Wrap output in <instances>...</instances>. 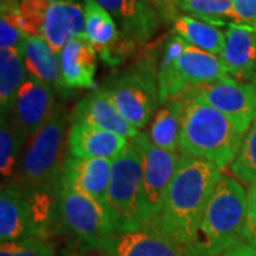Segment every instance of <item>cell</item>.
Masks as SVG:
<instances>
[{
  "mask_svg": "<svg viewBox=\"0 0 256 256\" xmlns=\"http://www.w3.org/2000/svg\"><path fill=\"white\" fill-rule=\"evenodd\" d=\"M52 3H60V2H77V0H48Z\"/></svg>",
  "mask_w": 256,
  "mask_h": 256,
  "instance_id": "obj_36",
  "label": "cell"
},
{
  "mask_svg": "<svg viewBox=\"0 0 256 256\" xmlns=\"http://www.w3.org/2000/svg\"><path fill=\"white\" fill-rule=\"evenodd\" d=\"M110 13L120 32L136 44H146L162 23L146 0H94Z\"/></svg>",
  "mask_w": 256,
  "mask_h": 256,
  "instance_id": "obj_14",
  "label": "cell"
},
{
  "mask_svg": "<svg viewBox=\"0 0 256 256\" xmlns=\"http://www.w3.org/2000/svg\"><path fill=\"white\" fill-rule=\"evenodd\" d=\"M138 146L142 160V195L148 226H152L164 206L165 196L174 180L181 156L154 146L146 134L131 140Z\"/></svg>",
  "mask_w": 256,
  "mask_h": 256,
  "instance_id": "obj_9",
  "label": "cell"
},
{
  "mask_svg": "<svg viewBox=\"0 0 256 256\" xmlns=\"http://www.w3.org/2000/svg\"><path fill=\"white\" fill-rule=\"evenodd\" d=\"M184 106V97H178L164 102V107L156 111L148 137L154 146L171 152H175L180 146Z\"/></svg>",
  "mask_w": 256,
  "mask_h": 256,
  "instance_id": "obj_24",
  "label": "cell"
},
{
  "mask_svg": "<svg viewBox=\"0 0 256 256\" xmlns=\"http://www.w3.org/2000/svg\"><path fill=\"white\" fill-rule=\"evenodd\" d=\"M23 62L28 73L57 90H67L62 77L58 53L43 38L28 37L23 47Z\"/></svg>",
  "mask_w": 256,
  "mask_h": 256,
  "instance_id": "obj_22",
  "label": "cell"
},
{
  "mask_svg": "<svg viewBox=\"0 0 256 256\" xmlns=\"http://www.w3.org/2000/svg\"><path fill=\"white\" fill-rule=\"evenodd\" d=\"M171 33L181 37L190 46L220 56L225 44V32L204 20L180 13L171 23Z\"/></svg>",
  "mask_w": 256,
  "mask_h": 256,
  "instance_id": "obj_23",
  "label": "cell"
},
{
  "mask_svg": "<svg viewBox=\"0 0 256 256\" xmlns=\"http://www.w3.org/2000/svg\"><path fill=\"white\" fill-rule=\"evenodd\" d=\"M56 107L53 87L28 76L18 92L12 116L20 132L30 140L50 121Z\"/></svg>",
  "mask_w": 256,
  "mask_h": 256,
  "instance_id": "obj_12",
  "label": "cell"
},
{
  "mask_svg": "<svg viewBox=\"0 0 256 256\" xmlns=\"http://www.w3.org/2000/svg\"><path fill=\"white\" fill-rule=\"evenodd\" d=\"M220 57L229 77L256 84V28L236 23L229 24Z\"/></svg>",
  "mask_w": 256,
  "mask_h": 256,
  "instance_id": "obj_16",
  "label": "cell"
},
{
  "mask_svg": "<svg viewBox=\"0 0 256 256\" xmlns=\"http://www.w3.org/2000/svg\"><path fill=\"white\" fill-rule=\"evenodd\" d=\"M86 34L84 8L77 2L50 3L47 9L42 38L57 53L73 40Z\"/></svg>",
  "mask_w": 256,
  "mask_h": 256,
  "instance_id": "obj_21",
  "label": "cell"
},
{
  "mask_svg": "<svg viewBox=\"0 0 256 256\" xmlns=\"http://www.w3.org/2000/svg\"><path fill=\"white\" fill-rule=\"evenodd\" d=\"M98 88L120 116L137 130L146 127L161 102L156 70L146 62L111 77Z\"/></svg>",
  "mask_w": 256,
  "mask_h": 256,
  "instance_id": "obj_7",
  "label": "cell"
},
{
  "mask_svg": "<svg viewBox=\"0 0 256 256\" xmlns=\"http://www.w3.org/2000/svg\"><path fill=\"white\" fill-rule=\"evenodd\" d=\"M112 161L68 156L64 161L62 184L87 195L107 208Z\"/></svg>",
  "mask_w": 256,
  "mask_h": 256,
  "instance_id": "obj_15",
  "label": "cell"
},
{
  "mask_svg": "<svg viewBox=\"0 0 256 256\" xmlns=\"http://www.w3.org/2000/svg\"><path fill=\"white\" fill-rule=\"evenodd\" d=\"M185 97H191L224 112L239 126L249 130L256 120V84L224 77L194 87Z\"/></svg>",
  "mask_w": 256,
  "mask_h": 256,
  "instance_id": "obj_10",
  "label": "cell"
},
{
  "mask_svg": "<svg viewBox=\"0 0 256 256\" xmlns=\"http://www.w3.org/2000/svg\"><path fill=\"white\" fill-rule=\"evenodd\" d=\"M152 9L158 13L162 23H172L174 18L180 14L178 2L180 0H146Z\"/></svg>",
  "mask_w": 256,
  "mask_h": 256,
  "instance_id": "obj_34",
  "label": "cell"
},
{
  "mask_svg": "<svg viewBox=\"0 0 256 256\" xmlns=\"http://www.w3.org/2000/svg\"><path fill=\"white\" fill-rule=\"evenodd\" d=\"M66 88H94L97 52L86 34L74 37L58 53Z\"/></svg>",
  "mask_w": 256,
  "mask_h": 256,
  "instance_id": "obj_20",
  "label": "cell"
},
{
  "mask_svg": "<svg viewBox=\"0 0 256 256\" xmlns=\"http://www.w3.org/2000/svg\"><path fill=\"white\" fill-rule=\"evenodd\" d=\"M32 236H38V234L24 192L13 184L3 185L0 194V240L13 242Z\"/></svg>",
  "mask_w": 256,
  "mask_h": 256,
  "instance_id": "obj_18",
  "label": "cell"
},
{
  "mask_svg": "<svg viewBox=\"0 0 256 256\" xmlns=\"http://www.w3.org/2000/svg\"><path fill=\"white\" fill-rule=\"evenodd\" d=\"M28 36L20 28L18 3H2L0 48H16L23 53Z\"/></svg>",
  "mask_w": 256,
  "mask_h": 256,
  "instance_id": "obj_29",
  "label": "cell"
},
{
  "mask_svg": "<svg viewBox=\"0 0 256 256\" xmlns=\"http://www.w3.org/2000/svg\"><path fill=\"white\" fill-rule=\"evenodd\" d=\"M220 256H256V245L250 242H244L240 245L225 250Z\"/></svg>",
  "mask_w": 256,
  "mask_h": 256,
  "instance_id": "obj_35",
  "label": "cell"
},
{
  "mask_svg": "<svg viewBox=\"0 0 256 256\" xmlns=\"http://www.w3.org/2000/svg\"><path fill=\"white\" fill-rule=\"evenodd\" d=\"M234 23L256 28V0H232Z\"/></svg>",
  "mask_w": 256,
  "mask_h": 256,
  "instance_id": "obj_32",
  "label": "cell"
},
{
  "mask_svg": "<svg viewBox=\"0 0 256 256\" xmlns=\"http://www.w3.org/2000/svg\"><path fill=\"white\" fill-rule=\"evenodd\" d=\"M66 127L67 117L57 106L50 121L28 140L16 176V186L23 191H60L66 161Z\"/></svg>",
  "mask_w": 256,
  "mask_h": 256,
  "instance_id": "obj_5",
  "label": "cell"
},
{
  "mask_svg": "<svg viewBox=\"0 0 256 256\" xmlns=\"http://www.w3.org/2000/svg\"><path fill=\"white\" fill-rule=\"evenodd\" d=\"M58 218L82 245L94 250L116 230L106 206L64 184L58 191Z\"/></svg>",
  "mask_w": 256,
  "mask_h": 256,
  "instance_id": "obj_8",
  "label": "cell"
},
{
  "mask_svg": "<svg viewBox=\"0 0 256 256\" xmlns=\"http://www.w3.org/2000/svg\"><path fill=\"white\" fill-rule=\"evenodd\" d=\"M2 3H18V0H2Z\"/></svg>",
  "mask_w": 256,
  "mask_h": 256,
  "instance_id": "obj_37",
  "label": "cell"
},
{
  "mask_svg": "<svg viewBox=\"0 0 256 256\" xmlns=\"http://www.w3.org/2000/svg\"><path fill=\"white\" fill-rule=\"evenodd\" d=\"M72 122L87 124L92 127L111 131L127 140H134L140 134L137 128L132 127L120 116L118 111L100 92V88L92 90L77 102L72 112Z\"/></svg>",
  "mask_w": 256,
  "mask_h": 256,
  "instance_id": "obj_19",
  "label": "cell"
},
{
  "mask_svg": "<svg viewBox=\"0 0 256 256\" xmlns=\"http://www.w3.org/2000/svg\"><path fill=\"white\" fill-rule=\"evenodd\" d=\"M215 164L196 156H182L165 196L160 218L150 228L158 229L188 252L194 246L204 210L224 172Z\"/></svg>",
  "mask_w": 256,
  "mask_h": 256,
  "instance_id": "obj_1",
  "label": "cell"
},
{
  "mask_svg": "<svg viewBox=\"0 0 256 256\" xmlns=\"http://www.w3.org/2000/svg\"><path fill=\"white\" fill-rule=\"evenodd\" d=\"M229 171L240 184H256V120L248 130L238 156L229 165Z\"/></svg>",
  "mask_w": 256,
  "mask_h": 256,
  "instance_id": "obj_28",
  "label": "cell"
},
{
  "mask_svg": "<svg viewBox=\"0 0 256 256\" xmlns=\"http://www.w3.org/2000/svg\"><path fill=\"white\" fill-rule=\"evenodd\" d=\"M248 242L246 194L238 180L222 174L204 210L198 236L188 256H220Z\"/></svg>",
  "mask_w": 256,
  "mask_h": 256,
  "instance_id": "obj_3",
  "label": "cell"
},
{
  "mask_svg": "<svg viewBox=\"0 0 256 256\" xmlns=\"http://www.w3.org/2000/svg\"><path fill=\"white\" fill-rule=\"evenodd\" d=\"M23 53L16 48H0V107L2 114H12L22 86L28 80Z\"/></svg>",
  "mask_w": 256,
  "mask_h": 256,
  "instance_id": "obj_25",
  "label": "cell"
},
{
  "mask_svg": "<svg viewBox=\"0 0 256 256\" xmlns=\"http://www.w3.org/2000/svg\"><path fill=\"white\" fill-rule=\"evenodd\" d=\"M52 2L48 0H18V12L20 28L28 37L43 36V24L47 9Z\"/></svg>",
  "mask_w": 256,
  "mask_h": 256,
  "instance_id": "obj_30",
  "label": "cell"
},
{
  "mask_svg": "<svg viewBox=\"0 0 256 256\" xmlns=\"http://www.w3.org/2000/svg\"><path fill=\"white\" fill-rule=\"evenodd\" d=\"M185 100L180 152L228 168L238 156L248 130L202 101L181 96Z\"/></svg>",
  "mask_w": 256,
  "mask_h": 256,
  "instance_id": "obj_2",
  "label": "cell"
},
{
  "mask_svg": "<svg viewBox=\"0 0 256 256\" xmlns=\"http://www.w3.org/2000/svg\"><path fill=\"white\" fill-rule=\"evenodd\" d=\"M101 256H102V255H101Z\"/></svg>",
  "mask_w": 256,
  "mask_h": 256,
  "instance_id": "obj_38",
  "label": "cell"
},
{
  "mask_svg": "<svg viewBox=\"0 0 256 256\" xmlns=\"http://www.w3.org/2000/svg\"><path fill=\"white\" fill-rule=\"evenodd\" d=\"M28 140L20 132L12 114H2L0 122V172L4 180L18 176L22 150Z\"/></svg>",
  "mask_w": 256,
  "mask_h": 256,
  "instance_id": "obj_26",
  "label": "cell"
},
{
  "mask_svg": "<svg viewBox=\"0 0 256 256\" xmlns=\"http://www.w3.org/2000/svg\"><path fill=\"white\" fill-rule=\"evenodd\" d=\"M107 210L116 230L148 226L142 195V160L132 141L121 156L112 160Z\"/></svg>",
  "mask_w": 256,
  "mask_h": 256,
  "instance_id": "obj_6",
  "label": "cell"
},
{
  "mask_svg": "<svg viewBox=\"0 0 256 256\" xmlns=\"http://www.w3.org/2000/svg\"><path fill=\"white\" fill-rule=\"evenodd\" d=\"M178 9L218 28L234 23L232 0H180Z\"/></svg>",
  "mask_w": 256,
  "mask_h": 256,
  "instance_id": "obj_27",
  "label": "cell"
},
{
  "mask_svg": "<svg viewBox=\"0 0 256 256\" xmlns=\"http://www.w3.org/2000/svg\"><path fill=\"white\" fill-rule=\"evenodd\" d=\"M246 236L248 242L256 245V184L246 194Z\"/></svg>",
  "mask_w": 256,
  "mask_h": 256,
  "instance_id": "obj_33",
  "label": "cell"
},
{
  "mask_svg": "<svg viewBox=\"0 0 256 256\" xmlns=\"http://www.w3.org/2000/svg\"><path fill=\"white\" fill-rule=\"evenodd\" d=\"M86 37L92 42L100 58L108 66H120L137 46L117 28L110 13L94 0H84Z\"/></svg>",
  "mask_w": 256,
  "mask_h": 256,
  "instance_id": "obj_11",
  "label": "cell"
},
{
  "mask_svg": "<svg viewBox=\"0 0 256 256\" xmlns=\"http://www.w3.org/2000/svg\"><path fill=\"white\" fill-rule=\"evenodd\" d=\"M97 252L102 256H186L175 240L156 228L114 230Z\"/></svg>",
  "mask_w": 256,
  "mask_h": 256,
  "instance_id": "obj_13",
  "label": "cell"
},
{
  "mask_svg": "<svg viewBox=\"0 0 256 256\" xmlns=\"http://www.w3.org/2000/svg\"><path fill=\"white\" fill-rule=\"evenodd\" d=\"M220 56L190 46L171 33L166 38L156 68L160 100L166 102L188 92L194 87L226 77Z\"/></svg>",
  "mask_w": 256,
  "mask_h": 256,
  "instance_id": "obj_4",
  "label": "cell"
},
{
  "mask_svg": "<svg viewBox=\"0 0 256 256\" xmlns=\"http://www.w3.org/2000/svg\"><path fill=\"white\" fill-rule=\"evenodd\" d=\"M0 256H56L54 245L44 236L2 242Z\"/></svg>",
  "mask_w": 256,
  "mask_h": 256,
  "instance_id": "obj_31",
  "label": "cell"
},
{
  "mask_svg": "<svg viewBox=\"0 0 256 256\" xmlns=\"http://www.w3.org/2000/svg\"><path fill=\"white\" fill-rule=\"evenodd\" d=\"M68 154L77 158H100L116 160L128 146L127 138L116 132L87 124L72 122L68 131Z\"/></svg>",
  "mask_w": 256,
  "mask_h": 256,
  "instance_id": "obj_17",
  "label": "cell"
}]
</instances>
